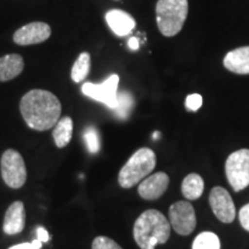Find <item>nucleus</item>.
I'll use <instances>...</instances> for the list:
<instances>
[{"mask_svg":"<svg viewBox=\"0 0 249 249\" xmlns=\"http://www.w3.org/2000/svg\"><path fill=\"white\" fill-rule=\"evenodd\" d=\"M204 191V181L197 173H191L183 179L181 185L182 195L188 201H195L200 198Z\"/></svg>","mask_w":249,"mask_h":249,"instance_id":"nucleus-16","label":"nucleus"},{"mask_svg":"<svg viewBox=\"0 0 249 249\" xmlns=\"http://www.w3.org/2000/svg\"><path fill=\"white\" fill-rule=\"evenodd\" d=\"M54 143L58 148H65L73 136V120L71 117H64L55 124L53 133Z\"/></svg>","mask_w":249,"mask_h":249,"instance_id":"nucleus-17","label":"nucleus"},{"mask_svg":"<svg viewBox=\"0 0 249 249\" xmlns=\"http://www.w3.org/2000/svg\"><path fill=\"white\" fill-rule=\"evenodd\" d=\"M227 181L234 192L244 191L249 186V149L232 152L225 163Z\"/></svg>","mask_w":249,"mask_h":249,"instance_id":"nucleus-5","label":"nucleus"},{"mask_svg":"<svg viewBox=\"0 0 249 249\" xmlns=\"http://www.w3.org/2000/svg\"><path fill=\"white\" fill-rule=\"evenodd\" d=\"M202 103H203V98H202L201 95H198V93H192V95L187 96L186 107L187 110L196 112L202 107Z\"/></svg>","mask_w":249,"mask_h":249,"instance_id":"nucleus-23","label":"nucleus"},{"mask_svg":"<svg viewBox=\"0 0 249 249\" xmlns=\"http://www.w3.org/2000/svg\"><path fill=\"white\" fill-rule=\"evenodd\" d=\"M51 36V27L44 22H31L14 33L13 40L18 45H33L45 42Z\"/></svg>","mask_w":249,"mask_h":249,"instance_id":"nucleus-10","label":"nucleus"},{"mask_svg":"<svg viewBox=\"0 0 249 249\" xmlns=\"http://www.w3.org/2000/svg\"><path fill=\"white\" fill-rule=\"evenodd\" d=\"M83 140H85L87 148L91 154H97L101 150V140H99L98 132L95 127H88L83 133Z\"/></svg>","mask_w":249,"mask_h":249,"instance_id":"nucleus-21","label":"nucleus"},{"mask_svg":"<svg viewBox=\"0 0 249 249\" xmlns=\"http://www.w3.org/2000/svg\"><path fill=\"white\" fill-rule=\"evenodd\" d=\"M209 203L214 216L222 223L230 224L235 219V205L231 194L225 188L216 186L211 189Z\"/></svg>","mask_w":249,"mask_h":249,"instance_id":"nucleus-9","label":"nucleus"},{"mask_svg":"<svg viewBox=\"0 0 249 249\" xmlns=\"http://www.w3.org/2000/svg\"><path fill=\"white\" fill-rule=\"evenodd\" d=\"M105 20L110 27V29L117 36H127L133 31L136 26L135 20L127 12L121 9H111L105 15Z\"/></svg>","mask_w":249,"mask_h":249,"instance_id":"nucleus-13","label":"nucleus"},{"mask_svg":"<svg viewBox=\"0 0 249 249\" xmlns=\"http://www.w3.org/2000/svg\"><path fill=\"white\" fill-rule=\"evenodd\" d=\"M134 107V97L128 91H120L117 96V107L113 108L114 114L120 119H127Z\"/></svg>","mask_w":249,"mask_h":249,"instance_id":"nucleus-19","label":"nucleus"},{"mask_svg":"<svg viewBox=\"0 0 249 249\" xmlns=\"http://www.w3.org/2000/svg\"><path fill=\"white\" fill-rule=\"evenodd\" d=\"M31 245H33V247L35 249H40V248H42L43 242L38 240V239H36V240H34L33 242H31Z\"/></svg>","mask_w":249,"mask_h":249,"instance_id":"nucleus-28","label":"nucleus"},{"mask_svg":"<svg viewBox=\"0 0 249 249\" xmlns=\"http://www.w3.org/2000/svg\"><path fill=\"white\" fill-rule=\"evenodd\" d=\"M134 240L141 249H155L166 244L171 235V224L160 211L150 209L140 214L133 229Z\"/></svg>","mask_w":249,"mask_h":249,"instance_id":"nucleus-2","label":"nucleus"},{"mask_svg":"<svg viewBox=\"0 0 249 249\" xmlns=\"http://www.w3.org/2000/svg\"><path fill=\"white\" fill-rule=\"evenodd\" d=\"M36 231H37V239H38V240H40L42 242H48L50 240L49 233L44 229V227L38 226L37 227Z\"/></svg>","mask_w":249,"mask_h":249,"instance_id":"nucleus-25","label":"nucleus"},{"mask_svg":"<svg viewBox=\"0 0 249 249\" xmlns=\"http://www.w3.org/2000/svg\"><path fill=\"white\" fill-rule=\"evenodd\" d=\"M192 249H220V240L213 232H202L195 238Z\"/></svg>","mask_w":249,"mask_h":249,"instance_id":"nucleus-20","label":"nucleus"},{"mask_svg":"<svg viewBox=\"0 0 249 249\" xmlns=\"http://www.w3.org/2000/svg\"><path fill=\"white\" fill-rule=\"evenodd\" d=\"M128 48L132 50V51H136L140 48V40L138 37H130L128 40Z\"/></svg>","mask_w":249,"mask_h":249,"instance_id":"nucleus-26","label":"nucleus"},{"mask_svg":"<svg viewBox=\"0 0 249 249\" xmlns=\"http://www.w3.org/2000/svg\"><path fill=\"white\" fill-rule=\"evenodd\" d=\"M188 15V0H158L156 21L165 37H173L181 31Z\"/></svg>","mask_w":249,"mask_h":249,"instance_id":"nucleus-3","label":"nucleus"},{"mask_svg":"<svg viewBox=\"0 0 249 249\" xmlns=\"http://www.w3.org/2000/svg\"><path fill=\"white\" fill-rule=\"evenodd\" d=\"M158 136H160V133H158V132H156V133H154V139L156 140V139H157L158 138Z\"/></svg>","mask_w":249,"mask_h":249,"instance_id":"nucleus-29","label":"nucleus"},{"mask_svg":"<svg viewBox=\"0 0 249 249\" xmlns=\"http://www.w3.org/2000/svg\"><path fill=\"white\" fill-rule=\"evenodd\" d=\"M26 225V209L23 202L15 201L8 207L5 213L2 230L6 234L15 235L23 231Z\"/></svg>","mask_w":249,"mask_h":249,"instance_id":"nucleus-12","label":"nucleus"},{"mask_svg":"<svg viewBox=\"0 0 249 249\" xmlns=\"http://www.w3.org/2000/svg\"><path fill=\"white\" fill-rule=\"evenodd\" d=\"M224 67L232 73L248 75L249 74V46L232 50L224 58Z\"/></svg>","mask_w":249,"mask_h":249,"instance_id":"nucleus-14","label":"nucleus"},{"mask_svg":"<svg viewBox=\"0 0 249 249\" xmlns=\"http://www.w3.org/2000/svg\"><path fill=\"white\" fill-rule=\"evenodd\" d=\"M169 222L171 229L180 235H189L196 227V214L194 207L188 201H178L169 209Z\"/></svg>","mask_w":249,"mask_h":249,"instance_id":"nucleus-7","label":"nucleus"},{"mask_svg":"<svg viewBox=\"0 0 249 249\" xmlns=\"http://www.w3.org/2000/svg\"><path fill=\"white\" fill-rule=\"evenodd\" d=\"M156 167V154L149 148H141L124 165L118 176V182L123 188H132L150 176Z\"/></svg>","mask_w":249,"mask_h":249,"instance_id":"nucleus-4","label":"nucleus"},{"mask_svg":"<svg viewBox=\"0 0 249 249\" xmlns=\"http://www.w3.org/2000/svg\"><path fill=\"white\" fill-rule=\"evenodd\" d=\"M169 185V176L164 172H157L147 177L139 183L138 193L143 200L155 201L167 191Z\"/></svg>","mask_w":249,"mask_h":249,"instance_id":"nucleus-11","label":"nucleus"},{"mask_svg":"<svg viewBox=\"0 0 249 249\" xmlns=\"http://www.w3.org/2000/svg\"><path fill=\"white\" fill-rule=\"evenodd\" d=\"M91 249H123L116 241L107 236H97L93 239Z\"/></svg>","mask_w":249,"mask_h":249,"instance_id":"nucleus-22","label":"nucleus"},{"mask_svg":"<svg viewBox=\"0 0 249 249\" xmlns=\"http://www.w3.org/2000/svg\"><path fill=\"white\" fill-rule=\"evenodd\" d=\"M8 249H35L33 247V245H31V242H23V244H18V245H15V246H12L11 248Z\"/></svg>","mask_w":249,"mask_h":249,"instance_id":"nucleus-27","label":"nucleus"},{"mask_svg":"<svg viewBox=\"0 0 249 249\" xmlns=\"http://www.w3.org/2000/svg\"><path fill=\"white\" fill-rule=\"evenodd\" d=\"M120 77L117 74H113L107 77L101 85H95L91 82H86L81 88V91L89 98L95 99L99 103L107 105L111 110L117 107V96H118V85H119Z\"/></svg>","mask_w":249,"mask_h":249,"instance_id":"nucleus-8","label":"nucleus"},{"mask_svg":"<svg viewBox=\"0 0 249 249\" xmlns=\"http://www.w3.org/2000/svg\"><path fill=\"white\" fill-rule=\"evenodd\" d=\"M0 169L4 182L9 188L18 189L27 181V167L23 157L14 149H7L1 156Z\"/></svg>","mask_w":249,"mask_h":249,"instance_id":"nucleus-6","label":"nucleus"},{"mask_svg":"<svg viewBox=\"0 0 249 249\" xmlns=\"http://www.w3.org/2000/svg\"><path fill=\"white\" fill-rule=\"evenodd\" d=\"M23 58L20 54H6L0 58V82L13 80L22 73Z\"/></svg>","mask_w":249,"mask_h":249,"instance_id":"nucleus-15","label":"nucleus"},{"mask_svg":"<svg viewBox=\"0 0 249 249\" xmlns=\"http://www.w3.org/2000/svg\"><path fill=\"white\" fill-rule=\"evenodd\" d=\"M90 66H91V60H90V54L88 52H82L74 62L71 67V80L75 83L82 82L83 80L88 76L90 71Z\"/></svg>","mask_w":249,"mask_h":249,"instance_id":"nucleus-18","label":"nucleus"},{"mask_svg":"<svg viewBox=\"0 0 249 249\" xmlns=\"http://www.w3.org/2000/svg\"><path fill=\"white\" fill-rule=\"evenodd\" d=\"M20 111L31 129L44 132L53 128L60 119L61 103L48 90L34 89L21 99Z\"/></svg>","mask_w":249,"mask_h":249,"instance_id":"nucleus-1","label":"nucleus"},{"mask_svg":"<svg viewBox=\"0 0 249 249\" xmlns=\"http://www.w3.org/2000/svg\"><path fill=\"white\" fill-rule=\"evenodd\" d=\"M239 220H240L241 226L249 232V203L245 204L239 211Z\"/></svg>","mask_w":249,"mask_h":249,"instance_id":"nucleus-24","label":"nucleus"}]
</instances>
